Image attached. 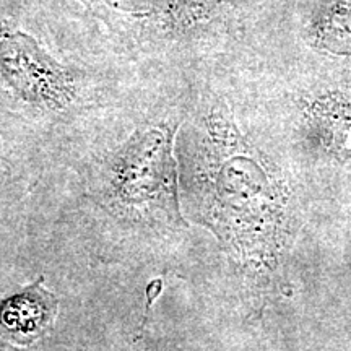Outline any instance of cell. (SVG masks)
I'll use <instances>...</instances> for the list:
<instances>
[{
    "instance_id": "3",
    "label": "cell",
    "mask_w": 351,
    "mask_h": 351,
    "mask_svg": "<svg viewBox=\"0 0 351 351\" xmlns=\"http://www.w3.org/2000/svg\"><path fill=\"white\" fill-rule=\"evenodd\" d=\"M112 25L186 33L208 25L228 0H82Z\"/></svg>"
},
{
    "instance_id": "4",
    "label": "cell",
    "mask_w": 351,
    "mask_h": 351,
    "mask_svg": "<svg viewBox=\"0 0 351 351\" xmlns=\"http://www.w3.org/2000/svg\"><path fill=\"white\" fill-rule=\"evenodd\" d=\"M314 47L335 56H351V0H322L306 23Z\"/></svg>"
},
{
    "instance_id": "5",
    "label": "cell",
    "mask_w": 351,
    "mask_h": 351,
    "mask_svg": "<svg viewBox=\"0 0 351 351\" xmlns=\"http://www.w3.org/2000/svg\"><path fill=\"white\" fill-rule=\"evenodd\" d=\"M309 124L317 129L332 147L351 152V96L333 93L311 106Z\"/></svg>"
},
{
    "instance_id": "1",
    "label": "cell",
    "mask_w": 351,
    "mask_h": 351,
    "mask_svg": "<svg viewBox=\"0 0 351 351\" xmlns=\"http://www.w3.org/2000/svg\"><path fill=\"white\" fill-rule=\"evenodd\" d=\"M0 78L39 108L64 109L75 98V80L32 34L0 23Z\"/></svg>"
},
{
    "instance_id": "2",
    "label": "cell",
    "mask_w": 351,
    "mask_h": 351,
    "mask_svg": "<svg viewBox=\"0 0 351 351\" xmlns=\"http://www.w3.org/2000/svg\"><path fill=\"white\" fill-rule=\"evenodd\" d=\"M171 137L168 127H152L135 135L117 153L111 168L117 200L127 207H176Z\"/></svg>"
},
{
    "instance_id": "6",
    "label": "cell",
    "mask_w": 351,
    "mask_h": 351,
    "mask_svg": "<svg viewBox=\"0 0 351 351\" xmlns=\"http://www.w3.org/2000/svg\"><path fill=\"white\" fill-rule=\"evenodd\" d=\"M161 280H155V282H152L150 285H148L147 288V307H150L153 302H155V300L158 296H160L161 293Z\"/></svg>"
}]
</instances>
